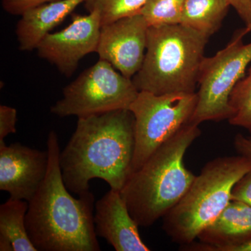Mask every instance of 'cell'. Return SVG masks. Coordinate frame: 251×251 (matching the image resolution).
<instances>
[{
    "instance_id": "obj_3",
    "label": "cell",
    "mask_w": 251,
    "mask_h": 251,
    "mask_svg": "<svg viewBox=\"0 0 251 251\" xmlns=\"http://www.w3.org/2000/svg\"><path fill=\"white\" fill-rule=\"evenodd\" d=\"M201 134L190 122L130 175L120 194L138 226H152L187 192L196 176L185 166V153Z\"/></svg>"
},
{
    "instance_id": "obj_16",
    "label": "cell",
    "mask_w": 251,
    "mask_h": 251,
    "mask_svg": "<svg viewBox=\"0 0 251 251\" xmlns=\"http://www.w3.org/2000/svg\"><path fill=\"white\" fill-rule=\"evenodd\" d=\"M228 0H185L181 24L210 37L227 16Z\"/></svg>"
},
{
    "instance_id": "obj_24",
    "label": "cell",
    "mask_w": 251,
    "mask_h": 251,
    "mask_svg": "<svg viewBox=\"0 0 251 251\" xmlns=\"http://www.w3.org/2000/svg\"><path fill=\"white\" fill-rule=\"evenodd\" d=\"M234 145L239 155L251 160V138H248L239 133L234 138Z\"/></svg>"
},
{
    "instance_id": "obj_14",
    "label": "cell",
    "mask_w": 251,
    "mask_h": 251,
    "mask_svg": "<svg viewBox=\"0 0 251 251\" xmlns=\"http://www.w3.org/2000/svg\"><path fill=\"white\" fill-rule=\"evenodd\" d=\"M85 0H58L25 11L16 26L21 51L36 49L41 41Z\"/></svg>"
},
{
    "instance_id": "obj_19",
    "label": "cell",
    "mask_w": 251,
    "mask_h": 251,
    "mask_svg": "<svg viewBox=\"0 0 251 251\" xmlns=\"http://www.w3.org/2000/svg\"><path fill=\"white\" fill-rule=\"evenodd\" d=\"M148 0H85L88 12L99 15L101 26L120 18L138 14Z\"/></svg>"
},
{
    "instance_id": "obj_15",
    "label": "cell",
    "mask_w": 251,
    "mask_h": 251,
    "mask_svg": "<svg viewBox=\"0 0 251 251\" xmlns=\"http://www.w3.org/2000/svg\"><path fill=\"white\" fill-rule=\"evenodd\" d=\"M28 206L27 201L11 198L0 206V251H37L26 227Z\"/></svg>"
},
{
    "instance_id": "obj_12",
    "label": "cell",
    "mask_w": 251,
    "mask_h": 251,
    "mask_svg": "<svg viewBox=\"0 0 251 251\" xmlns=\"http://www.w3.org/2000/svg\"><path fill=\"white\" fill-rule=\"evenodd\" d=\"M94 226L116 251H150L142 240L138 224L130 215L120 191L110 188L95 204Z\"/></svg>"
},
{
    "instance_id": "obj_2",
    "label": "cell",
    "mask_w": 251,
    "mask_h": 251,
    "mask_svg": "<svg viewBox=\"0 0 251 251\" xmlns=\"http://www.w3.org/2000/svg\"><path fill=\"white\" fill-rule=\"evenodd\" d=\"M49 166L44 182L28 202L26 227L37 251H100L90 191L73 197L63 181L60 149L54 130L48 135Z\"/></svg>"
},
{
    "instance_id": "obj_4",
    "label": "cell",
    "mask_w": 251,
    "mask_h": 251,
    "mask_svg": "<svg viewBox=\"0 0 251 251\" xmlns=\"http://www.w3.org/2000/svg\"><path fill=\"white\" fill-rule=\"evenodd\" d=\"M209 37L181 24L149 27L141 69L132 78L138 91L195 93Z\"/></svg>"
},
{
    "instance_id": "obj_25",
    "label": "cell",
    "mask_w": 251,
    "mask_h": 251,
    "mask_svg": "<svg viewBox=\"0 0 251 251\" xmlns=\"http://www.w3.org/2000/svg\"><path fill=\"white\" fill-rule=\"evenodd\" d=\"M231 251H251V241L247 244L234 248Z\"/></svg>"
},
{
    "instance_id": "obj_13",
    "label": "cell",
    "mask_w": 251,
    "mask_h": 251,
    "mask_svg": "<svg viewBox=\"0 0 251 251\" xmlns=\"http://www.w3.org/2000/svg\"><path fill=\"white\" fill-rule=\"evenodd\" d=\"M200 244L181 246V250L231 251L251 241V206L231 201L215 221L198 236Z\"/></svg>"
},
{
    "instance_id": "obj_6",
    "label": "cell",
    "mask_w": 251,
    "mask_h": 251,
    "mask_svg": "<svg viewBox=\"0 0 251 251\" xmlns=\"http://www.w3.org/2000/svg\"><path fill=\"white\" fill-rule=\"evenodd\" d=\"M139 93L133 80L102 59L64 87L62 98L50 108L60 117L77 118L129 110Z\"/></svg>"
},
{
    "instance_id": "obj_8",
    "label": "cell",
    "mask_w": 251,
    "mask_h": 251,
    "mask_svg": "<svg viewBox=\"0 0 251 251\" xmlns=\"http://www.w3.org/2000/svg\"><path fill=\"white\" fill-rule=\"evenodd\" d=\"M245 27L236 31L228 44L212 57H204L200 72L198 103L191 122L229 120L232 115L229 96L246 75L251 62V42L244 44Z\"/></svg>"
},
{
    "instance_id": "obj_18",
    "label": "cell",
    "mask_w": 251,
    "mask_h": 251,
    "mask_svg": "<svg viewBox=\"0 0 251 251\" xmlns=\"http://www.w3.org/2000/svg\"><path fill=\"white\" fill-rule=\"evenodd\" d=\"M185 0H148L140 14L149 26L181 24Z\"/></svg>"
},
{
    "instance_id": "obj_11",
    "label": "cell",
    "mask_w": 251,
    "mask_h": 251,
    "mask_svg": "<svg viewBox=\"0 0 251 251\" xmlns=\"http://www.w3.org/2000/svg\"><path fill=\"white\" fill-rule=\"evenodd\" d=\"M49 166L47 151L0 140V190L14 199L29 201L44 182Z\"/></svg>"
},
{
    "instance_id": "obj_9",
    "label": "cell",
    "mask_w": 251,
    "mask_h": 251,
    "mask_svg": "<svg viewBox=\"0 0 251 251\" xmlns=\"http://www.w3.org/2000/svg\"><path fill=\"white\" fill-rule=\"evenodd\" d=\"M101 21L99 15H74L62 30L50 33L36 48L41 58L53 64L63 75L71 77L87 54L97 52Z\"/></svg>"
},
{
    "instance_id": "obj_7",
    "label": "cell",
    "mask_w": 251,
    "mask_h": 251,
    "mask_svg": "<svg viewBox=\"0 0 251 251\" xmlns=\"http://www.w3.org/2000/svg\"><path fill=\"white\" fill-rule=\"evenodd\" d=\"M197 103V92L158 95L140 91L129 108L135 118L131 173L138 171L163 143L191 122Z\"/></svg>"
},
{
    "instance_id": "obj_22",
    "label": "cell",
    "mask_w": 251,
    "mask_h": 251,
    "mask_svg": "<svg viewBox=\"0 0 251 251\" xmlns=\"http://www.w3.org/2000/svg\"><path fill=\"white\" fill-rule=\"evenodd\" d=\"M231 198L251 206V169L234 185Z\"/></svg>"
},
{
    "instance_id": "obj_5",
    "label": "cell",
    "mask_w": 251,
    "mask_h": 251,
    "mask_svg": "<svg viewBox=\"0 0 251 251\" xmlns=\"http://www.w3.org/2000/svg\"><path fill=\"white\" fill-rule=\"evenodd\" d=\"M251 169V160L239 156L206 163L187 192L163 217V229L173 242L188 245L232 201L234 185Z\"/></svg>"
},
{
    "instance_id": "obj_20",
    "label": "cell",
    "mask_w": 251,
    "mask_h": 251,
    "mask_svg": "<svg viewBox=\"0 0 251 251\" xmlns=\"http://www.w3.org/2000/svg\"><path fill=\"white\" fill-rule=\"evenodd\" d=\"M17 110L8 105H0V140L16 132Z\"/></svg>"
},
{
    "instance_id": "obj_23",
    "label": "cell",
    "mask_w": 251,
    "mask_h": 251,
    "mask_svg": "<svg viewBox=\"0 0 251 251\" xmlns=\"http://www.w3.org/2000/svg\"><path fill=\"white\" fill-rule=\"evenodd\" d=\"M228 1L245 23L246 31L249 34L251 31V0H228Z\"/></svg>"
},
{
    "instance_id": "obj_21",
    "label": "cell",
    "mask_w": 251,
    "mask_h": 251,
    "mask_svg": "<svg viewBox=\"0 0 251 251\" xmlns=\"http://www.w3.org/2000/svg\"><path fill=\"white\" fill-rule=\"evenodd\" d=\"M58 0H2V6L10 14L21 16L27 10Z\"/></svg>"
},
{
    "instance_id": "obj_10",
    "label": "cell",
    "mask_w": 251,
    "mask_h": 251,
    "mask_svg": "<svg viewBox=\"0 0 251 251\" xmlns=\"http://www.w3.org/2000/svg\"><path fill=\"white\" fill-rule=\"evenodd\" d=\"M149 26L140 13L102 26L97 52L122 75L132 79L143 65Z\"/></svg>"
},
{
    "instance_id": "obj_1",
    "label": "cell",
    "mask_w": 251,
    "mask_h": 251,
    "mask_svg": "<svg viewBox=\"0 0 251 251\" xmlns=\"http://www.w3.org/2000/svg\"><path fill=\"white\" fill-rule=\"evenodd\" d=\"M135 147V118L129 110L78 118L59 154L64 184L80 196L98 178L121 191L131 174Z\"/></svg>"
},
{
    "instance_id": "obj_17",
    "label": "cell",
    "mask_w": 251,
    "mask_h": 251,
    "mask_svg": "<svg viewBox=\"0 0 251 251\" xmlns=\"http://www.w3.org/2000/svg\"><path fill=\"white\" fill-rule=\"evenodd\" d=\"M229 103L232 112L229 123L245 128L251 134V67L234 86Z\"/></svg>"
}]
</instances>
